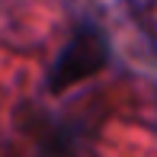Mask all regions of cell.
Masks as SVG:
<instances>
[{"label":"cell","mask_w":157,"mask_h":157,"mask_svg":"<svg viewBox=\"0 0 157 157\" xmlns=\"http://www.w3.org/2000/svg\"><path fill=\"white\" fill-rule=\"evenodd\" d=\"M112 58V48H109V39L106 32L93 23H83L77 26L74 35L67 39V45L61 48V55L52 61L48 67V77H45V90L48 93H64V90L77 87V83L96 77L99 71L109 64Z\"/></svg>","instance_id":"6da1fadb"}]
</instances>
